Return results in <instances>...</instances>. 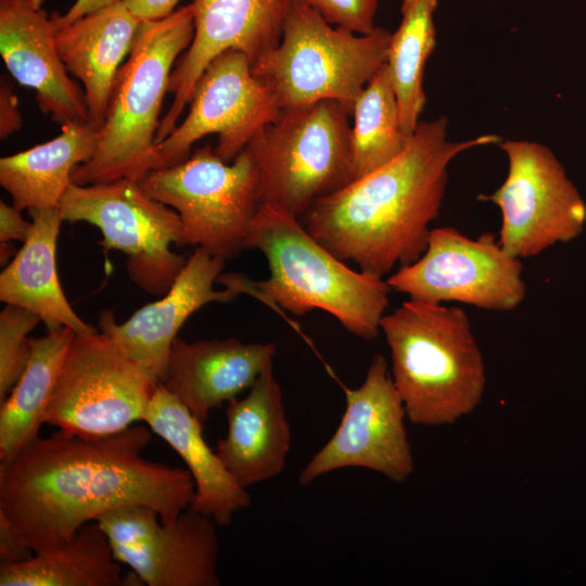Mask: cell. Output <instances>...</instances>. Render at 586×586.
I'll list each match as a JSON object with an SVG mask.
<instances>
[{
    "instance_id": "cell-1",
    "label": "cell",
    "mask_w": 586,
    "mask_h": 586,
    "mask_svg": "<svg viewBox=\"0 0 586 586\" xmlns=\"http://www.w3.org/2000/svg\"><path fill=\"white\" fill-rule=\"evenodd\" d=\"M151 434L131 425L101 437L60 430L38 436L0 462V513L34 553L61 546L84 524L124 506H148L163 524H174L193 500L194 482L188 469L141 456Z\"/></svg>"
},
{
    "instance_id": "cell-2",
    "label": "cell",
    "mask_w": 586,
    "mask_h": 586,
    "mask_svg": "<svg viewBox=\"0 0 586 586\" xmlns=\"http://www.w3.org/2000/svg\"><path fill=\"white\" fill-rule=\"evenodd\" d=\"M447 124L445 116L420 120L398 156L318 200L302 217L306 230L343 262L381 278L417 260L440 215L453 160L502 140L488 133L450 141Z\"/></svg>"
},
{
    "instance_id": "cell-3",
    "label": "cell",
    "mask_w": 586,
    "mask_h": 586,
    "mask_svg": "<svg viewBox=\"0 0 586 586\" xmlns=\"http://www.w3.org/2000/svg\"><path fill=\"white\" fill-rule=\"evenodd\" d=\"M245 249L265 255L269 277L253 281L241 273H221L217 282L277 310L295 316L323 310L360 339L378 336L392 292L386 280L349 268L319 243L298 217L260 204L250 224Z\"/></svg>"
},
{
    "instance_id": "cell-4",
    "label": "cell",
    "mask_w": 586,
    "mask_h": 586,
    "mask_svg": "<svg viewBox=\"0 0 586 586\" xmlns=\"http://www.w3.org/2000/svg\"><path fill=\"white\" fill-rule=\"evenodd\" d=\"M391 375L407 419L456 423L482 402L485 362L469 316L457 306L409 298L381 320Z\"/></svg>"
},
{
    "instance_id": "cell-5",
    "label": "cell",
    "mask_w": 586,
    "mask_h": 586,
    "mask_svg": "<svg viewBox=\"0 0 586 586\" xmlns=\"http://www.w3.org/2000/svg\"><path fill=\"white\" fill-rule=\"evenodd\" d=\"M194 36L192 3L155 21H143L128 60L117 72L93 155L76 167L79 186L141 180L161 168L156 132L171 68Z\"/></svg>"
},
{
    "instance_id": "cell-6",
    "label": "cell",
    "mask_w": 586,
    "mask_h": 586,
    "mask_svg": "<svg viewBox=\"0 0 586 586\" xmlns=\"http://www.w3.org/2000/svg\"><path fill=\"white\" fill-rule=\"evenodd\" d=\"M391 34L378 26L367 35L335 27L294 0L279 44L252 68L281 110L333 100L352 115L358 94L386 64Z\"/></svg>"
},
{
    "instance_id": "cell-7",
    "label": "cell",
    "mask_w": 586,
    "mask_h": 586,
    "mask_svg": "<svg viewBox=\"0 0 586 586\" xmlns=\"http://www.w3.org/2000/svg\"><path fill=\"white\" fill-rule=\"evenodd\" d=\"M349 112L323 100L283 109L246 145L258 175L260 204L300 219L321 198L353 180Z\"/></svg>"
},
{
    "instance_id": "cell-8",
    "label": "cell",
    "mask_w": 586,
    "mask_h": 586,
    "mask_svg": "<svg viewBox=\"0 0 586 586\" xmlns=\"http://www.w3.org/2000/svg\"><path fill=\"white\" fill-rule=\"evenodd\" d=\"M153 199L180 216L186 245L203 247L224 260L245 250L250 224L260 203L258 175L245 148L232 162L211 145L139 180Z\"/></svg>"
},
{
    "instance_id": "cell-9",
    "label": "cell",
    "mask_w": 586,
    "mask_h": 586,
    "mask_svg": "<svg viewBox=\"0 0 586 586\" xmlns=\"http://www.w3.org/2000/svg\"><path fill=\"white\" fill-rule=\"evenodd\" d=\"M59 208L64 221L98 227L100 244L123 252L129 279L150 294H166L187 263L170 249L186 245L179 214L151 198L137 180L72 183Z\"/></svg>"
},
{
    "instance_id": "cell-10",
    "label": "cell",
    "mask_w": 586,
    "mask_h": 586,
    "mask_svg": "<svg viewBox=\"0 0 586 586\" xmlns=\"http://www.w3.org/2000/svg\"><path fill=\"white\" fill-rule=\"evenodd\" d=\"M157 384L106 333L75 334L44 423L84 437L118 433L143 419Z\"/></svg>"
},
{
    "instance_id": "cell-11",
    "label": "cell",
    "mask_w": 586,
    "mask_h": 586,
    "mask_svg": "<svg viewBox=\"0 0 586 586\" xmlns=\"http://www.w3.org/2000/svg\"><path fill=\"white\" fill-rule=\"evenodd\" d=\"M508 161L501 186L477 200L495 204L501 215L498 242L524 259L581 235L586 203L556 154L528 140H501Z\"/></svg>"
},
{
    "instance_id": "cell-12",
    "label": "cell",
    "mask_w": 586,
    "mask_h": 586,
    "mask_svg": "<svg viewBox=\"0 0 586 586\" xmlns=\"http://www.w3.org/2000/svg\"><path fill=\"white\" fill-rule=\"evenodd\" d=\"M386 282L412 300L486 310H513L526 296L522 262L501 247L498 237L484 232L472 239L454 227L432 228L422 255Z\"/></svg>"
},
{
    "instance_id": "cell-13",
    "label": "cell",
    "mask_w": 586,
    "mask_h": 586,
    "mask_svg": "<svg viewBox=\"0 0 586 586\" xmlns=\"http://www.w3.org/2000/svg\"><path fill=\"white\" fill-rule=\"evenodd\" d=\"M188 104L187 117L157 144L161 168L187 160L193 143L212 133L218 136L215 153L232 162L281 111L249 58L233 49L207 65Z\"/></svg>"
},
{
    "instance_id": "cell-14",
    "label": "cell",
    "mask_w": 586,
    "mask_h": 586,
    "mask_svg": "<svg viewBox=\"0 0 586 586\" xmlns=\"http://www.w3.org/2000/svg\"><path fill=\"white\" fill-rule=\"evenodd\" d=\"M346 408L331 438L310 458L298 475L306 486L343 468H364L402 483L413 471L404 403L385 357L377 354L357 388L345 387Z\"/></svg>"
},
{
    "instance_id": "cell-15",
    "label": "cell",
    "mask_w": 586,
    "mask_h": 586,
    "mask_svg": "<svg viewBox=\"0 0 586 586\" xmlns=\"http://www.w3.org/2000/svg\"><path fill=\"white\" fill-rule=\"evenodd\" d=\"M95 521L106 533L114 558L148 586H219L215 521L190 507L171 525L156 510L131 505Z\"/></svg>"
},
{
    "instance_id": "cell-16",
    "label": "cell",
    "mask_w": 586,
    "mask_h": 586,
    "mask_svg": "<svg viewBox=\"0 0 586 586\" xmlns=\"http://www.w3.org/2000/svg\"><path fill=\"white\" fill-rule=\"evenodd\" d=\"M294 0H193L194 36L169 79L173 102L161 119L155 143L178 125L207 65L222 52H243L255 64L280 42Z\"/></svg>"
},
{
    "instance_id": "cell-17",
    "label": "cell",
    "mask_w": 586,
    "mask_h": 586,
    "mask_svg": "<svg viewBox=\"0 0 586 586\" xmlns=\"http://www.w3.org/2000/svg\"><path fill=\"white\" fill-rule=\"evenodd\" d=\"M225 262L196 247L161 300L144 305L123 323L115 321L112 309H103L100 331L115 340L155 383H161L173 343L186 320L208 303H229L238 296L227 288L214 289Z\"/></svg>"
},
{
    "instance_id": "cell-18",
    "label": "cell",
    "mask_w": 586,
    "mask_h": 586,
    "mask_svg": "<svg viewBox=\"0 0 586 586\" xmlns=\"http://www.w3.org/2000/svg\"><path fill=\"white\" fill-rule=\"evenodd\" d=\"M42 0H0V52L17 82L31 88L40 111L65 126L87 123L85 93L56 49L55 28Z\"/></svg>"
},
{
    "instance_id": "cell-19",
    "label": "cell",
    "mask_w": 586,
    "mask_h": 586,
    "mask_svg": "<svg viewBox=\"0 0 586 586\" xmlns=\"http://www.w3.org/2000/svg\"><path fill=\"white\" fill-rule=\"evenodd\" d=\"M275 343L176 337L161 382L204 425L209 412L250 390L270 366Z\"/></svg>"
},
{
    "instance_id": "cell-20",
    "label": "cell",
    "mask_w": 586,
    "mask_h": 586,
    "mask_svg": "<svg viewBox=\"0 0 586 586\" xmlns=\"http://www.w3.org/2000/svg\"><path fill=\"white\" fill-rule=\"evenodd\" d=\"M227 420V435L215 453L242 487L273 479L285 469L292 433L272 366L244 398L228 402Z\"/></svg>"
},
{
    "instance_id": "cell-21",
    "label": "cell",
    "mask_w": 586,
    "mask_h": 586,
    "mask_svg": "<svg viewBox=\"0 0 586 586\" xmlns=\"http://www.w3.org/2000/svg\"><path fill=\"white\" fill-rule=\"evenodd\" d=\"M141 23L119 0L55 29L58 52L84 85L87 123L95 131L104 124L114 80Z\"/></svg>"
},
{
    "instance_id": "cell-22",
    "label": "cell",
    "mask_w": 586,
    "mask_h": 586,
    "mask_svg": "<svg viewBox=\"0 0 586 586\" xmlns=\"http://www.w3.org/2000/svg\"><path fill=\"white\" fill-rule=\"evenodd\" d=\"M142 421L184 461L194 482L190 508L228 526L233 515L251 505V496L228 472L205 442L203 424L162 383L151 396Z\"/></svg>"
},
{
    "instance_id": "cell-23",
    "label": "cell",
    "mask_w": 586,
    "mask_h": 586,
    "mask_svg": "<svg viewBox=\"0 0 586 586\" xmlns=\"http://www.w3.org/2000/svg\"><path fill=\"white\" fill-rule=\"evenodd\" d=\"M29 213L33 217L30 232L0 273L1 302L35 313L48 330L65 326L76 334L98 331L75 313L61 286L56 246L64 220L60 208Z\"/></svg>"
},
{
    "instance_id": "cell-24",
    "label": "cell",
    "mask_w": 586,
    "mask_h": 586,
    "mask_svg": "<svg viewBox=\"0 0 586 586\" xmlns=\"http://www.w3.org/2000/svg\"><path fill=\"white\" fill-rule=\"evenodd\" d=\"M98 145V131L88 123L62 127L52 140L0 158V184L18 209L59 207L76 167L86 163Z\"/></svg>"
},
{
    "instance_id": "cell-25",
    "label": "cell",
    "mask_w": 586,
    "mask_h": 586,
    "mask_svg": "<svg viewBox=\"0 0 586 586\" xmlns=\"http://www.w3.org/2000/svg\"><path fill=\"white\" fill-rule=\"evenodd\" d=\"M122 576L110 539L98 521L84 524L66 543L17 562H1L0 586H138Z\"/></svg>"
},
{
    "instance_id": "cell-26",
    "label": "cell",
    "mask_w": 586,
    "mask_h": 586,
    "mask_svg": "<svg viewBox=\"0 0 586 586\" xmlns=\"http://www.w3.org/2000/svg\"><path fill=\"white\" fill-rule=\"evenodd\" d=\"M65 326L29 339L27 365L0 409V462L14 458L39 435L65 355L75 336Z\"/></svg>"
},
{
    "instance_id": "cell-27",
    "label": "cell",
    "mask_w": 586,
    "mask_h": 586,
    "mask_svg": "<svg viewBox=\"0 0 586 586\" xmlns=\"http://www.w3.org/2000/svg\"><path fill=\"white\" fill-rule=\"evenodd\" d=\"M438 0H402V21L391 34L386 66L395 88L404 132L416 130L426 102V62L436 46L434 13Z\"/></svg>"
},
{
    "instance_id": "cell-28",
    "label": "cell",
    "mask_w": 586,
    "mask_h": 586,
    "mask_svg": "<svg viewBox=\"0 0 586 586\" xmlns=\"http://www.w3.org/2000/svg\"><path fill=\"white\" fill-rule=\"evenodd\" d=\"M352 115L354 180L394 160L410 138L402 127L397 95L386 64L358 94Z\"/></svg>"
},
{
    "instance_id": "cell-29",
    "label": "cell",
    "mask_w": 586,
    "mask_h": 586,
    "mask_svg": "<svg viewBox=\"0 0 586 586\" xmlns=\"http://www.w3.org/2000/svg\"><path fill=\"white\" fill-rule=\"evenodd\" d=\"M41 321L35 313L5 304L0 313V402L21 378L30 356L27 334Z\"/></svg>"
},
{
    "instance_id": "cell-30",
    "label": "cell",
    "mask_w": 586,
    "mask_h": 586,
    "mask_svg": "<svg viewBox=\"0 0 586 586\" xmlns=\"http://www.w3.org/2000/svg\"><path fill=\"white\" fill-rule=\"evenodd\" d=\"M329 24L355 34L374 30L379 0H302Z\"/></svg>"
},
{
    "instance_id": "cell-31",
    "label": "cell",
    "mask_w": 586,
    "mask_h": 586,
    "mask_svg": "<svg viewBox=\"0 0 586 586\" xmlns=\"http://www.w3.org/2000/svg\"><path fill=\"white\" fill-rule=\"evenodd\" d=\"M34 552L26 545L17 530L0 513V559L1 562H17L29 558Z\"/></svg>"
},
{
    "instance_id": "cell-32",
    "label": "cell",
    "mask_w": 586,
    "mask_h": 586,
    "mask_svg": "<svg viewBox=\"0 0 586 586\" xmlns=\"http://www.w3.org/2000/svg\"><path fill=\"white\" fill-rule=\"evenodd\" d=\"M23 119L17 107V98L7 78L0 84V138H8L22 128Z\"/></svg>"
},
{
    "instance_id": "cell-33",
    "label": "cell",
    "mask_w": 586,
    "mask_h": 586,
    "mask_svg": "<svg viewBox=\"0 0 586 586\" xmlns=\"http://www.w3.org/2000/svg\"><path fill=\"white\" fill-rule=\"evenodd\" d=\"M31 226L33 222L23 218L21 209L0 201V243H9L12 240L25 242Z\"/></svg>"
},
{
    "instance_id": "cell-34",
    "label": "cell",
    "mask_w": 586,
    "mask_h": 586,
    "mask_svg": "<svg viewBox=\"0 0 586 586\" xmlns=\"http://www.w3.org/2000/svg\"><path fill=\"white\" fill-rule=\"evenodd\" d=\"M140 21H155L170 15L180 0H122Z\"/></svg>"
},
{
    "instance_id": "cell-35",
    "label": "cell",
    "mask_w": 586,
    "mask_h": 586,
    "mask_svg": "<svg viewBox=\"0 0 586 586\" xmlns=\"http://www.w3.org/2000/svg\"><path fill=\"white\" fill-rule=\"evenodd\" d=\"M119 0H76L65 14H51L54 28L58 29L66 24H69L81 16L99 10L103 7L115 3Z\"/></svg>"
},
{
    "instance_id": "cell-36",
    "label": "cell",
    "mask_w": 586,
    "mask_h": 586,
    "mask_svg": "<svg viewBox=\"0 0 586 586\" xmlns=\"http://www.w3.org/2000/svg\"><path fill=\"white\" fill-rule=\"evenodd\" d=\"M0 249H1V263H3V260H7L10 255H12V251H11V247L8 243H0Z\"/></svg>"
}]
</instances>
